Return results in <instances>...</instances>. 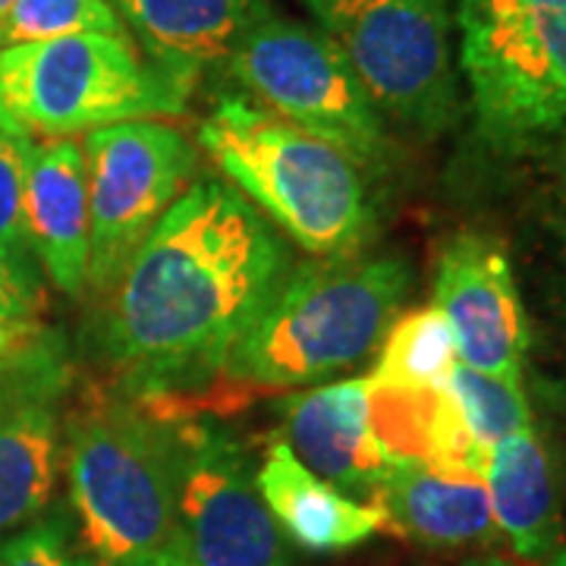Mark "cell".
I'll use <instances>...</instances> for the list:
<instances>
[{
    "label": "cell",
    "instance_id": "obj_23",
    "mask_svg": "<svg viewBox=\"0 0 566 566\" xmlns=\"http://www.w3.org/2000/svg\"><path fill=\"white\" fill-rule=\"evenodd\" d=\"M0 566H95L82 551L66 513H48L35 523L0 535Z\"/></svg>",
    "mask_w": 566,
    "mask_h": 566
},
{
    "label": "cell",
    "instance_id": "obj_19",
    "mask_svg": "<svg viewBox=\"0 0 566 566\" xmlns=\"http://www.w3.org/2000/svg\"><path fill=\"white\" fill-rule=\"evenodd\" d=\"M368 381V428L390 463L472 469L485 475L488 453L475 444L447 387H387Z\"/></svg>",
    "mask_w": 566,
    "mask_h": 566
},
{
    "label": "cell",
    "instance_id": "obj_29",
    "mask_svg": "<svg viewBox=\"0 0 566 566\" xmlns=\"http://www.w3.org/2000/svg\"><path fill=\"white\" fill-rule=\"evenodd\" d=\"M545 566H566V545L557 547V551L545 560Z\"/></svg>",
    "mask_w": 566,
    "mask_h": 566
},
{
    "label": "cell",
    "instance_id": "obj_15",
    "mask_svg": "<svg viewBox=\"0 0 566 566\" xmlns=\"http://www.w3.org/2000/svg\"><path fill=\"white\" fill-rule=\"evenodd\" d=\"M145 57L192 92L268 17L271 0H111Z\"/></svg>",
    "mask_w": 566,
    "mask_h": 566
},
{
    "label": "cell",
    "instance_id": "obj_28",
    "mask_svg": "<svg viewBox=\"0 0 566 566\" xmlns=\"http://www.w3.org/2000/svg\"><path fill=\"white\" fill-rule=\"evenodd\" d=\"M460 566H510L506 560H497V557H475V560H465Z\"/></svg>",
    "mask_w": 566,
    "mask_h": 566
},
{
    "label": "cell",
    "instance_id": "obj_10",
    "mask_svg": "<svg viewBox=\"0 0 566 566\" xmlns=\"http://www.w3.org/2000/svg\"><path fill=\"white\" fill-rule=\"evenodd\" d=\"M88 167V283L104 296L192 180L199 155L182 129L158 120H126L85 136Z\"/></svg>",
    "mask_w": 566,
    "mask_h": 566
},
{
    "label": "cell",
    "instance_id": "obj_17",
    "mask_svg": "<svg viewBox=\"0 0 566 566\" xmlns=\"http://www.w3.org/2000/svg\"><path fill=\"white\" fill-rule=\"evenodd\" d=\"M255 482L277 528L308 554H344L390 528L381 506L359 504L340 488L327 485L296 460L281 434L264 450Z\"/></svg>",
    "mask_w": 566,
    "mask_h": 566
},
{
    "label": "cell",
    "instance_id": "obj_2",
    "mask_svg": "<svg viewBox=\"0 0 566 566\" xmlns=\"http://www.w3.org/2000/svg\"><path fill=\"white\" fill-rule=\"evenodd\" d=\"M412 290L403 259H322L286 274L199 397L167 419L233 412L264 394L315 385L368 359ZM164 422V419H161Z\"/></svg>",
    "mask_w": 566,
    "mask_h": 566
},
{
    "label": "cell",
    "instance_id": "obj_31",
    "mask_svg": "<svg viewBox=\"0 0 566 566\" xmlns=\"http://www.w3.org/2000/svg\"><path fill=\"white\" fill-rule=\"evenodd\" d=\"M17 0H0V22H3V17L10 13V7H13Z\"/></svg>",
    "mask_w": 566,
    "mask_h": 566
},
{
    "label": "cell",
    "instance_id": "obj_24",
    "mask_svg": "<svg viewBox=\"0 0 566 566\" xmlns=\"http://www.w3.org/2000/svg\"><path fill=\"white\" fill-rule=\"evenodd\" d=\"M32 139L0 126V259L13 264H32V249L25 243L22 221V189H25V158Z\"/></svg>",
    "mask_w": 566,
    "mask_h": 566
},
{
    "label": "cell",
    "instance_id": "obj_27",
    "mask_svg": "<svg viewBox=\"0 0 566 566\" xmlns=\"http://www.w3.org/2000/svg\"><path fill=\"white\" fill-rule=\"evenodd\" d=\"M538 3V25L545 39L547 57L554 63V73L566 88V7L551 3V0H535Z\"/></svg>",
    "mask_w": 566,
    "mask_h": 566
},
{
    "label": "cell",
    "instance_id": "obj_8",
    "mask_svg": "<svg viewBox=\"0 0 566 566\" xmlns=\"http://www.w3.org/2000/svg\"><path fill=\"white\" fill-rule=\"evenodd\" d=\"M161 422V419H158ZM174 460L167 566H293L243 444L211 419H164Z\"/></svg>",
    "mask_w": 566,
    "mask_h": 566
},
{
    "label": "cell",
    "instance_id": "obj_32",
    "mask_svg": "<svg viewBox=\"0 0 566 566\" xmlns=\"http://www.w3.org/2000/svg\"><path fill=\"white\" fill-rule=\"evenodd\" d=\"M564 249H566V227H564Z\"/></svg>",
    "mask_w": 566,
    "mask_h": 566
},
{
    "label": "cell",
    "instance_id": "obj_26",
    "mask_svg": "<svg viewBox=\"0 0 566 566\" xmlns=\"http://www.w3.org/2000/svg\"><path fill=\"white\" fill-rule=\"evenodd\" d=\"M44 334L48 331L41 327L39 318H0V371L20 363Z\"/></svg>",
    "mask_w": 566,
    "mask_h": 566
},
{
    "label": "cell",
    "instance_id": "obj_13",
    "mask_svg": "<svg viewBox=\"0 0 566 566\" xmlns=\"http://www.w3.org/2000/svg\"><path fill=\"white\" fill-rule=\"evenodd\" d=\"M25 243L51 283L80 296L88 283L92 221H88V167L80 142L41 139L29 145L22 189Z\"/></svg>",
    "mask_w": 566,
    "mask_h": 566
},
{
    "label": "cell",
    "instance_id": "obj_11",
    "mask_svg": "<svg viewBox=\"0 0 566 566\" xmlns=\"http://www.w3.org/2000/svg\"><path fill=\"white\" fill-rule=\"evenodd\" d=\"M70 381L61 337L44 334L0 371V535L35 523L63 465L61 400Z\"/></svg>",
    "mask_w": 566,
    "mask_h": 566
},
{
    "label": "cell",
    "instance_id": "obj_16",
    "mask_svg": "<svg viewBox=\"0 0 566 566\" xmlns=\"http://www.w3.org/2000/svg\"><path fill=\"white\" fill-rule=\"evenodd\" d=\"M371 504L385 510L387 526L431 547L485 545L497 532L485 475L472 469L394 463Z\"/></svg>",
    "mask_w": 566,
    "mask_h": 566
},
{
    "label": "cell",
    "instance_id": "obj_22",
    "mask_svg": "<svg viewBox=\"0 0 566 566\" xmlns=\"http://www.w3.org/2000/svg\"><path fill=\"white\" fill-rule=\"evenodd\" d=\"M82 32L129 39L111 0H17L0 22V48L66 39Z\"/></svg>",
    "mask_w": 566,
    "mask_h": 566
},
{
    "label": "cell",
    "instance_id": "obj_14",
    "mask_svg": "<svg viewBox=\"0 0 566 566\" xmlns=\"http://www.w3.org/2000/svg\"><path fill=\"white\" fill-rule=\"evenodd\" d=\"M281 438L296 460L344 494H375L390 460L368 428V381L349 378L337 385L293 394L283 403Z\"/></svg>",
    "mask_w": 566,
    "mask_h": 566
},
{
    "label": "cell",
    "instance_id": "obj_4",
    "mask_svg": "<svg viewBox=\"0 0 566 566\" xmlns=\"http://www.w3.org/2000/svg\"><path fill=\"white\" fill-rule=\"evenodd\" d=\"M63 469L80 545L95 566H167L174 460L167 428L136 403L98 400L73 412Z\"/></svg>",
    "mask_w": 566,
    "mask_h": 566
},
{
    "label": "cell",
    "instance_id": "obj_30",
    "mask_svg": "<svg viewBox=\"0 0 566 566\" xmlns=\"http://www.w3.org/2000/svg\"><path fill=\"white\" fill-rule=\"evenodd\" d=\"M560 174H564V182H566V136L560 139Z\"/></svg>",
    "mask_w": 566,
    "mask_h": 566
},
{
    "label": "cell",
    "instance_id": "obj_7",
    "mask_svg": "<svg viewBox=\"0 0 566 566\" xmlns=\"http://www.w3.org/2000/svg\"><path fill=\"white\" fill-rule=\"evenodd\" d=\"M223 73L259 107L340 148L359 167H381L390 158L385 114L340 48L318 29L274 13L245 32Z\"/></svg>",
    "mask_w": 566,
    "mask_h": 566
},
{
    "label": "cell",
    "instance_id": "obj_9",
    "mask_svg": "<svg viewBox=\"0 0 566 566\" xmlns=\"http://www.w3.org/2000/svg\"><path fill=\"white\" fill-rule=\"evenodd\" d=\"M463 66L479 136L501 155L566 136V88L547 57L535 0H460Z\"/></svg>",
    "mask_w": 566,
    "mask_h": 566
},
{
    "label": "cell",
    "instance_id": "obj_25",
    "mask_svg": "<svg viewBox=\"0 0 566 566\" xmlns=\"http://www.w3.org/2000/svg\"><path fill=\"white\" fill-rule=\"evenodd\" d=\"M44 308V293L35 268L0 259V318H35Z\"/></svg>",
    "mask_w": 566,
    "mask_h": 566
},
{
    "label": "cell",
    "instance_id": "obj_18",
    "mask_svg": "<svg viewBox=\"0 0 566 566\" xmlns=\"http://www.w3.org/2000/svg\"><path fill=\"white\" fill-rule=\"evenodd\" d=\"M485 485L494 526L516 557L547 560L560 547L564 491L557 457L535 424L491 447Z\"/></svg>",
    "mask_w": 566,
    "mask_h": 566
},
{
    "label": "cell",
    "instance_id": "obj_6",
    "mask_svg": "<svg viewBox=\"0 0 566 566\" xmlns=\"http://www.w3.org/2000/svg\"><path fill=\"white\" fill-rule=\"evenodd\" d=\"M340 48L378 111L419 136L460 117L453 13L447 0H300Z\"/></svg>",
    "mask_w": 566,
    "mask_h": 566
},
{
    "label": "cell",
    "instance_id": "obj_20",
    "mask_svg": "<svg viewBox=\"0 0 566 566\" xmlns=\"http://www.w3.org/2000/svg\"><path fill=\"white\" fill-rule=\"evenodd\" d=\"M457 363L450 324L434 305H424L394 318L368 378L387 387H447Z\"/></svg>",
    "mask_w": 566,
    "mask_h": 566
},
{
    "label": "cell",
    "instance_id": "obj_3",
    "mask_svg": "<svg viewBox=\"0 0 566 566\" xmlns=\"http://www.w3.org/2000/svg\"><path fill=\"white\" fill-rule=\"evenodd\" d=\"M199 145L237 192L318 259L359 255L375 237V202L359 164L274 117L245 95H221Z\"/></svg>",
    "mask_w": 566,
    "mask_h": 566
},
{
    "label": "cell",
    "instance_id": "obj_21",
    "mask_svg": "<svg viewBox=\"0 0 566 566\" xmlns=\"http://www.w3.org/2000/svg\"><path fill=\"white\" fill-rule=\"evenodd\" d=\"M447 390L453 394L475 444L485 453H491V447L501 444L504 438L532 424L528 400L520 381H504L457 363L447 378Z\"/></svg>",
    "mask_w": 566,
    "mask_h": 566
},
{
    "label": "cell",
    "instance_id": "obj_12",
    "mask_svg": "<svg viewBox=\"0 0 566 566\" xmlns=\"http://www.w3.org/2000/svg\"><path fill=\"white\" fill-rule=\"evenodd\" d=\"M434 308L453 331L457 359L504 381H523L528 322L504 245L482 233H460L444 245Z\"/></svg>",
    "mask_w": 566,
    "mask_h": 566
},
{
    "label": "cell",
    "instance_id": "obj_1",
    "mask_svg": "<svg viewBox=\"0 0 566 566\" xmlns=\"http://www.w3.org/2000/svg\"><path fill=\"white\" fill-rule=\"evenodd\" d=\"M286 274L283 233L255 205L192 182L104 293L102 349L133 403L167 419L199 397Z\"/></svg>",
    "mask_w": 566,
    "mask_h": 566
},
{
    "label": "cell",
    "instance_id": "obj_5",
    "mask_svg": "<svg viewBox=\"0 0 566 566\" xmlns=\"http://www.w3.org/2000/svg\"><path fill=\"white\" fill-rule=\"evenodd\" d=\"M189 88L126 35L82 32L0 48V126L25 139H70L111 123L177 117Z\"/></svg>",
    "mask_w": 566,
    "mask_h": 566
}]
</instances>
